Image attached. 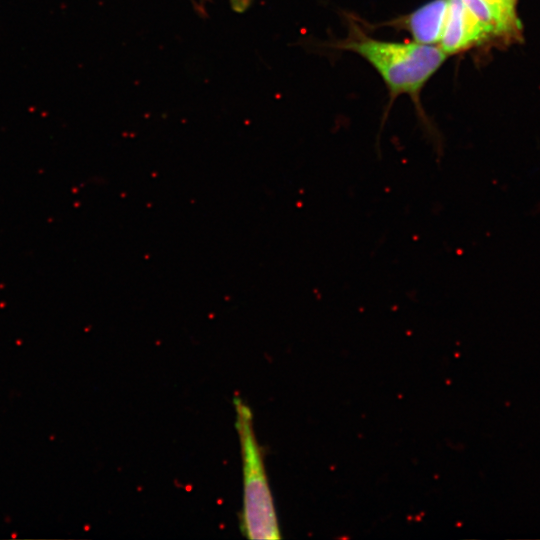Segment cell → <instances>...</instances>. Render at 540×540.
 I'll return each instance as SVG.
<instances>
[{"mask_svg": "<svg viewBox=\"0 0 540 540\" xmlns=\"http://www.w3.org/2000/svg\"><path fill=\"white\" fill-rule=\"evenodd\" d=\"M235 12H244L252 0H229Z\"/></svg>", "mask_w": 540, "mask_h": 540, "instance_id": "8992f818", "label": "cell"}, {"mask_svg": "<svg viewBox=\"0 0 540 540\" xmlns=\"http://www.w3.org/2000/svg\"><path fill=\"white\" fill-rule=\"evenodd\" d=\"M512 1H513L514 3H516V2H517V0H512Z\"/></svg>", "mask_w": 540, "mask_h": 540, "instance_id": "ba28073f", "label": "cell"}, {"mask_svg": "<svg viewBox=\"0 0 540 540\" xmlns=\"http://www.w3.org/2000/svg\"><path fill=\"white\" fill-rule=\"evenodd\" d=\"M369 61L393 94L416 95L439 69L447 54L421 43H394L362 38L343 45Z\"/></svg>", "mask_w": 540, "mask_h": 540, "instance_id": "7a4b0ae2", "label": "cell"}, {"mask_svg": "<svg viewBox=\"0 0 540 540\" xmlns=\"http://www.w3.org/2000/svg\"><path fill=\"white\" fill-rule=\"evenodd\" d=\"M472 15L491 35L515 37L520 33L516 14L509 12L499 0H462Z\"/></svg>", "mask_w": 540, "mask_h": 540, "instance_id": "5b68a950", "label": "cell"}, {"mask_svg": "<svg viewBox=\"0 0 540 540\" xmlns=\"http://www.w3.org/2000/svg\"><path fill=\"white\" fill-rule=\"evenodd\" d=\"M502 5L511 13H514L516 14V11H515V5L516 3H514L512 0H499Z\"/></svg>", "mask_w": 540, "mask_h": 540, "instance_id": "52a82bcc", "label": "cell"}, {"mask_svg": "<svg viewBox=\"0 0 540 540\" xmlns=\"http://www.w3.org/2000/svg\"><path fill=\"white\" fill-rule=\"evenodd\" d=\"M491 36L487 28L467 9L462 0H449L440 48L446 54L457 53Z\"/></svg>", "mask_w": 540, "mask_h": 540, "instance_id": "3957f363", "label": "cell"}, {"mask_svg": "<svg viewBox=\"0 0 540 540\" xmlns=\"http://www.w3.org/2000/svg\"><path fill=\"white\" fill-rule=\"evenodd\" d=\"M449 0H432L414 11L406 20V26L415 41L432 44L441 39Z\"/></svg>", "mask_w": 540, "mask_h": 540, "instance_id": "277c9868", "label": "cell"}, {"mask_svg": "<svg viewBox=\"0 0 540 540\" xmlns=\"http://www.w3.org/2000/svg\"><path fill=\"white\" fill-rule=\"evenodd\" d=\"M233 404L239 436L242 472L243 507L240 529L248 539H278L279 529L269 489L262 452L253 430L250 407L239 397Z\"/></svg>", "mask_w": 540, "mask_h": 540, "instance_id": "6da1fadb", "label": "cell"}]
</instances>
